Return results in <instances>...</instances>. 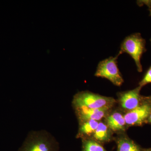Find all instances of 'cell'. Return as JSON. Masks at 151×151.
<instances>
[{
	"instance_id": "e0dca14e",
	"label": "cell",
	"mask_w": 151,
	"mask_h": 151,
	"mask_svg": "<svg viewBox=\"0 0 151 151\" xmlns=\"http://www.w3.org/2000/svg\"><path fill=\"white\" fill-rule=\"evenodd\" d=\"M150 42H151V38L150 39Z\"/></svg>"
},
{
	"instance_id": "9a60e30c",
	"label": "cell",
	"mask_w": 151,
	"mask_h": 151,
	"mask_svg": "<svg viewBox=\"0 0 151 151\" xmlns=\"http://www.w3.org/2000/svg\"><path fill=\"white\" fill-rule=\"evenodd\" d=\"M147 121L149 123H151V113L150 116H149L148 119H147Z\"/></svg>"
},
{
	"instance_id": "7c38bea8",
	"label": "cell",
	"mask_w": 151,
	"mask_h": 151,
	"mask_svg": "<svg viewBox=\"0 0 151 151\" xmlns=\"http://www.w3.org/2000/svg\"><path fill=\"white\" fill-rule=\"evenodd\" d=\"M81 151H107L97 141L89 139H82Z\"/></svg>"
},
{
	"instance_id": "ba28073f",
	"label": "cell",
	"mask_w": 151,
	"mask_h": 151,
	"mask_svg": "<svg viewBox=\"0 0 151 151\" xmlns=\"http://www.w3.org/2000/svg\"><path fill=\"white\" fill-rule=\"evenodd\" d=\"M106 123L110 129L114 132L124 131L127 125L124 116L119 112L109 115L106 119Z\"/></svg>"
},
{
	"instance_id": "4fadbf2b",
	"label": "cell",
	"mask_w": 151,
	"mask_h": 151,
	"mask_svg": "<svg viewBox=\"0 0 151 151\" xmlns=\"http://www.w3.org/2000/svg\"><path fill=\"white\" fill-rule=\"evenodd\" d=\"M151 83V66L146 72L144 78L139 83V86L141 87L145 86L147 84Z\"/></svg>"
},
{
	"instance_id": "2e32d148",
	"label": "cell",
	"mask_w": 151,
	"mask_h": 151,
	"mask_svg": "<svg viewBox=\"0 0 151 151\" xmlns=\"http://www.w3.org/2000/svg\"><path fill=\"white\" fill-rule=\"evenodd\" d=\"M143 151H151V148L145 149V150H143Z\"/></svg>"
},
{
	"instance_id": "7a4b0ae2",
	"label": "cell",
	"mask_w": 151,
	"mask_h": 151,
	"mask_svg": "<svg viewBox=\"0 0 151 151\" xmlns=\"http://www.w3.org/2000/svg\"><path fill=\"white\" fill-rule=\"evenodd\" d=\"M146 42L140 33H134L128 36L122 41L120 46L119 57L120 55L126 53L134 60L137 69L139 72L142 71L141 58L146 52Z\"/></svg>"
},
{
	"instance_id": "8fae6325",
	"label": "cell",
	"mask_w": 151,
	"mask_h": 151,
	"mask_svg": "<svg viewBox=\"0 0 151 151\" xmlns=\"http://www.w3.org/2000/svg\"><path fill=\"white\" fill-rule=\"evenodd\" d=\"M117 144V151H143L134 141L125 137L118 139Z\"/></svg>"
},
{
	"instance_id": "277c9868",
	"label": "cell",
	"mask_w": 151,
	"mask_h": 151,
	"mask_svg": "<svg viewBox=\"0 0 151 151\" xmlns=\"http://www.w3.org/2000/svg\"><path fill=\"white\" fill-rule=\"evenodd\" d=\"M118 57L111 56L100 61L94 76L106 78L116 86H122L124 80L118 68Z\"/></svg>"
},
{
	"instance_id": "5b68a950",
	"label": "cell",
	"mask_w": 151,
	"mask_h": 151,
	"mask_svg": "<svg viewBox=\"0 0 151 151\" xmlns=\"http://www.w3.org/2000/svg\"><path fill=\"white\" fill-rule=\"evenodd\" d=\"M141 103L137 108L127 112L124 116L126 124L129 126H140L147 120L151 113V104Z\"/></svg>"
},
{
	"instance_id": "8992f818",
	"label": "cell",
	"mask_w": 151,
	"mask_h": 151,
	"mask_svg": "<svg viewBox=\"0 0 151 151\" xmlns=\"http://www.w3.org/2000/svg\"><path fill=\"white\" fill-rule=\"evenodd\" d=\"M142 88L138 86L134 89L119 93V101L122 108L129 111L140 105L142 97L140 92Z\"/></svg>"
},
{
	"instance_id": "52a82bcc",
	"label": "cell",
	"mask_w": 151,
	"mask_h": 151,
	"mask_svg": "<svg viewBox=\"0 0 151 151\" xmlns=\"http://www.w3.org/2000/svg\"><path fill=\"white\" fill-rule=\"evenodd\" d=\"M79 124L89 120L98 121L106 116L111 107L90 109L85 107L74 108Z\"/></svg>"
},
{
	"instance_id": "3957f363",
	"label": "cell",
	"mask_w": 151,
	"mask_h": 151,
	"mask_svg": "<svg viewBox=\"0 0 151 151\" xmlns=\"http://www.w3.org/2000/svg\"><path fill=\"white\" fill-rule=\"evenodd\" d=\"M115 103L116 100L112 97H105L87 91L76 94L72 101L74 108L85 107L90 109L112 108Z\"/></svg>"
},
{
	"instance_id": "ac0fdd59",
	"label": "cell",
	"mask_w": 151,
	"mask_h": 151,
	"mask_svg": "<svg viewBox=\"0 0 151 151\" xmlns=\"http://www.w3.org/2000/svg\"></svg>"
},
{
	"instance_id": "6da1fadb",
	"label": "cell",
	"mask_w": 151,
	"mask_h": 151,
	"mask_svg": "<svg viewBox=\"0 0 151 151\" xmlns=\"http://www.w3.org/2000/svg\"><path fill=\"white\" fill-rule=\"evenodd\" d=\"M59 144L54 136L45 130L28 134L18 151H59Z\"/></svg>"
},
{
	"instance_id": "5bb4252c",
	"label": "cell",
	"mask_w": 151,
	"mask_h": 151,
	"mask_svg": "<svg viewBox=\"0 0 151 151\" xmlns=\"http://www.w3.org/2000/svg\"><path fill=\"white\" fill-rule=\"evenodd\" d=\"M144 2L146 3V5L149 6V7H151V1H143Z\"/></svg>"
},
{
	"instance_id": "30bf717a",
	"label": "cell",
	"mask_w": 151,
	"mask_h": 151,
	"mask_svg": "<svg viewBox=\"0 0 151 151\" xmlns=\"http://www.w3.org/2000/svg\"><path fill=\"white\" fill-rule=\"evenodd\" d=\"M111 131L107 124L100 122L92 137L98 142H107L111 139Z\"/></svg>"
},
{
	"instance_id": "9c48e42d",
	"label": "cell",
	"mask_w": 151,
	"mask_h": 151,
	"mask_svg": "<svg viewBox=\"0 0 151 151\" xmlns=\"http://www.w3.org/2000/svg\"><path fill=\"white\" fill-rule=\"evenodd\" d=\"M99 122L94 120H89L79 124V129L76 137L82 139H88L93 136L98 127Z\"/></svg>"
}]
</instances>
